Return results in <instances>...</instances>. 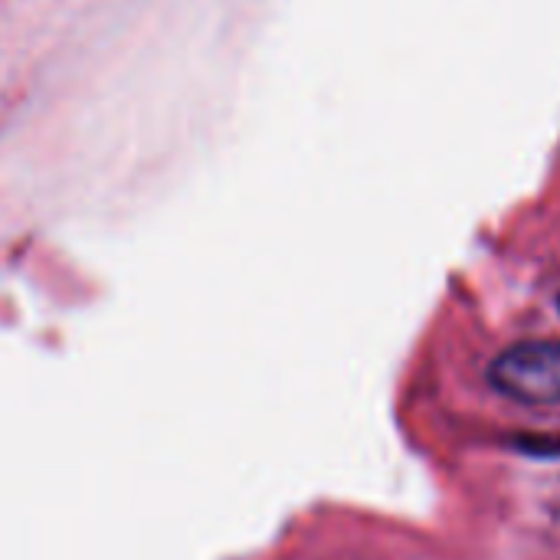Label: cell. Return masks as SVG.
I'll return each mask as SVG.
<instances>
[{
  "label": "cell",
  "mask_w": 560,
  "mask_h": 560,
  "mask_svg": "<svg viewBox=\"0 0 560 560\" xmlns=\"http://www.w3.org/2000/svg\"><path fill=\"white\" fill-rule=\"evenodd\" d=\"M489 384L528 407L560 404V341H522L489 364Z\"/></svg>",
  "instance_id": "6da1fadb"
},
{
  "label": "cell",
  "mask_w": 560,
  "mask_h": 560,
  "mask_svg": "<svg viewBox=\"0 0 560 560\" xmlns=\"http://www.w3.org/2000/svg\"><path fill=\"white\" fill-rule=\"evenodd\" d=\"M558 312H560V299H558Z\"/></svg>",
  "instance_id": "7a4b0ae2"
}]
</instances>
